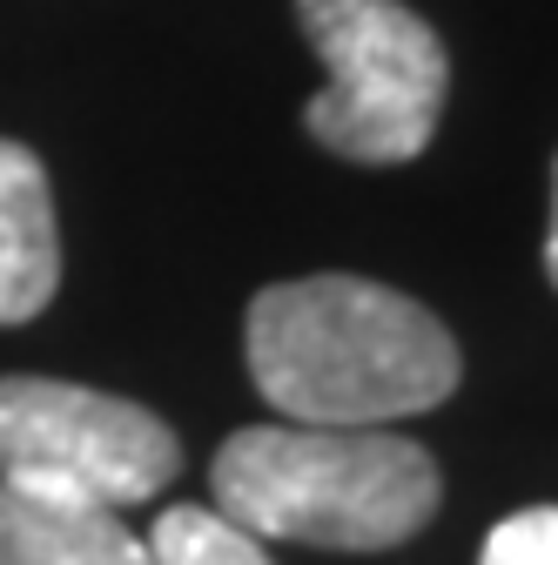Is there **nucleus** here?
Masks as SVG:
<instances>
[{"instance_id": "f257e3e1", "label": "nucleus", "mask_w": 558, "mask_h": 565, "mask_svg": "<svg viewBox=\"0 0 558 565\" xmlns=\"http://www.w3.org/2000/svg\"><path fill=\"white\" fill-rule=\"evenodd\" d=\"M249 377L290 424L417 417L458 391L451 330L371 276H303L249 303Z\"/></svg>"}, {"instance_id": "f03ea898", "label": "nucleus", "mask_w": 558, "mask_h": 565, "mask_svg": "<svg viewBox=\"0 0 558 565\" xmlns=\"http://www.w3.org/2000/svg\"><path fill=\"white\" fill-rule=\"evenodd\" d=\"M216 512L256 539L390 552L431 525L444 478L425 445L364 424H249L208 465Z\"/></svg>"}, {"instance_id": "7ed1b4c3", "label": "nucleus", "mask_w": 558, "mask_h": 565, "mask_svg": "<svg viewBox=\"0 0 558 565\" xmlns=\"http://www.w3.org/2000/svg\"><path fill=\"white\" fill-rule=\"evenodd\" d=\"M297 21L330 75L303 108V128L323 149L364 169L425 156L451 95V61L431 21H417L404 0H297Z\"/></svg>"}, {"instance_id": "20e7f679", "label": "nucleus", "mask_w": 558, "mask_h": 565, "mask_svg": "<svg viewBox=\"0 0 558 565\" xmlns=\"http://www.w3.org/2000/svg\"><path fill=\"white\" fill-rule=\"evenodd\" d=\"M175 471L182 445L149 404L61 377H0V478L128 512L169 491Z\"/></svg>"}, {"instance_id": "39448f33", "label": "nucleus", "mask_w": 558, "mask_h": 565, "mask_svg": "<svg viewBox=\"0 0 558 565\" xmlns=\"http://www.w3.org/2000/svg\"><path fill=\"white\" fill-rule=\"evenodd\" d=\"M0 565H155L115 505L0 478Z\"/></svg>"}, {"instance_id": "423d86ee", "label": "nucleus", "mask_w": 558, "mask_h": 565, "mask_svg": "<svg viewBox=\"0 0 558 565\" xmlns=\"http://www.w3.org/2000/svg\"><path fill=\"white\" fill-rule=\"evenodd\" d=\"M61 290L54 189L34 149L0 141V323H28Z\"/></svg>"}, {"instance_id": "0eeeda50", "label": "nucleus", "mask_w": 558, "mask_h": 565, "mask_svg": "<svg viewBox=\"0 0 558 565\" xmlns=\"http://www.w3.org/2000/svg\"><path fill=\"white\" fill-rule=\"evenodd\" d=\"M149 558L155 565H276L262 552L256 532H243L236 519H223L216 505H169L149 532Z\"/></svg>"}, {"instance_id": "6e6552de", "label": "nucleus", "mask_w": 558, "mask_h": 565, "mask_svg": "<svg viewBox=\"0 0 558 565\" xmlns=\"http://www.w3.org/2000/svg\"><path fill=\"white\" fill-rule=\"evenodd\" d=\"M477 565H558V505H532L492 525Z\"/></svg>"}, {"instance_id": "1a4fd4ad", "label": "nucleus", "mask_w": 558, "mask_h": 565, "mask_svg": "<svg viewBox=\"0 0 558 565\" xmlns=\"http://www.w3.org/2000/svg\"><path fill=\"white\" fill-rule=\"evenodd\" d=\"M545 276L558 290V162H551V236H545Z\"/></svg>"}]
</instances>
